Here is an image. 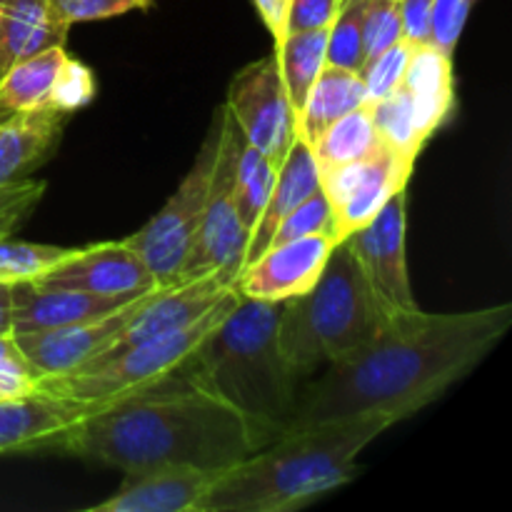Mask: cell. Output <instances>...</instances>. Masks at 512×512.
<instances>
[{
    "label": "cell",
    "mask_w": 512,
    "mask_h": 512,
    "mask_svg": "<svg viewBox=\"0 0 512 512\" xmlns=\"http://www.w3.org/2000/svg\"><path fill=\"white\" fill-rule=\"evenodd\" d=\"M510 325L512 303L468 313L415 308L388 315L370 343L330 363L298 395L285 430L360 413L388 415L393 423L410 418L473 373Z\"/></svg>",
    "instance_id": "obj_1"
},
{
    "label": "cell",
    "mask_w": 512,
    "mask_h": 512,
    "mask_svg": "<svg viewBox=\"0 0 512 512\" xmlns=\"http://www.w3.org/2000/svg\"><path fill=\"white\" fill-rule=\"evenodd\" d=\"M275 440L238 408L173 373L163 383L103 403L43 453H65L133 473L160 465L223 473Z\"/></svg>",
    "instance_id": "obj_2"
},
{
    "label": "cell",
    "mask_w": 512,
    "mask_h": 512,
    "mask_svg": "<svg viewBox=\"0 0 512 512\" xmlns=\"http://www.w3.org/2000/svg\"><path fill=\"white\" fill-rule=\"evenodd\" d=\"M395 425L388 415L290 428L243 463L215 475L200 512H288L343 488L358 475V455Z\"/></svg>",
    "instance_id": "obj_3"
},
{
    "label": "cell",
    "mask_w": 512,
    "mask_h": 512,
    "mask_svg": "<svg viewBox=\"0 0 512 512\" xmlns=\"http://www.w3.org/2000/svg\"><path fill=\"white\" fill-rule=\"evenodd\" d=\"M283 303L240 295L223 323L203 338L175 373L238 408L278 438L298 405V375L278 340Z\"/></svg>",
    "instance_id": "obj_4"
},
{
    "label": "cell",
    "mask_w": 512,
    "mask_h": 512,
    "mask_svg": "<svg viewBox=\"0 0 512 512\" xmlns=\"http://www.w3.org/2000/svg\"><path fill=\"white\" fill-rule=\"evenodd\" d=\"M388 313L370 290L345 243H338L318 283L298 298L283 300L278 340L298 378L320 365L338 363L378 335Z\"/></svg>",
    "instance_id": "obj_5"
},
{
    "label": "cell",
    "mask_w": 512,
    "mask_h": 512,
    "mask_svg": "<svg viewBox=\"0 0 512 512\" xmlns=\"http://www.w3.org/2000/svg\"><path fill=\"white\" fill-rule=\"evenodd\" d=\"M238 300V288H230L228 293L220 295L218 303L208 313L200 315L188 328L130 345L128 350L113 355L95 368L45 375V378L35 380V390L60 395V398L83 400V403H110L115 398H125V395L138 393L155 383H163L193 355L205 335L213 333L223 323L225 315L238 305Z\"/></svg>",
    "instance_id": "obj_6"
},
{
    "label": "cell",
    "mask_w": 512,
    "mask_h": 512,
    "mask_svg": "<svg viewBox=\"0 0 512 512\" xmlns=\"http://www.w3.org/2000/svg\"><path fill=\"white\" fill-rule=\"evenodd\" d=\"M220 125H223V105L215 110L208 135H205L188 175L180 180L178 190L138 233L123 240L130 250L138 253V258L143 260L158 285H175V275L198 238L205 205H208L210 183H213L215 158H218Z\"/></svg>",
    "instance_id": "obj_7"
},
{
    "label": "cell",
    "mask_w": 512,
    "mask_h": 512,
    "mask_svg": "<svg viewBox=\"0 0 512 512\" xmlns=\"http://www.w3.org/2000/svg\"><path fill=\"white\" fill-rule=\"evenodd\" d=\"M243 140L233 115L223 105V125H220L218 158H215L208 205H205L198 238L185 255L183 265L175 275V283H188V280L203 278L210 273H223L238 283L250 235L240 225L238 210H235V175H238Z\"/></svg>",
    "instance_id": "obj_8"
},
{
    "label": "cell",
    "mask_w": 512,
    "mask_h": 512,
    "mask_svg": "<svg viewBox=\"0 0 512 512\" xmlns=\"http://www.w3.org/2000/svg\"><path fill=\"white\" fill-rule=\"evenodd\" d=\"M415 163L398 158L388 148L355 163L320 170V190L330 205V238L343 243L368 225L398 190L408 188Z\"/></svg>",
    "instance_id": "obj_9"
},
{
    "label": "cell",
    "mask_w": 512,
    "mask_h": 512,
    "mask_svg": "<svg viewBox=\"0 0 512 512\" xmlns=\"http://www.w3.org/2000/svg\"><path fill=\"white\" fill-rule=\"evenodd\" d=\"M225 108L233 115L245 143L268 155L275 165H283L290 145L298 140V123L280 78L275 50L235 75Z\"/></svg>",
    "instance_id": "obj_10"
},
{
    "label": "cell",
    "mask_w": 512,
    "mask_h": 512,
    "mask_svg": "<svg viewBox=\"0 0 512 512\" xmlns=\"http://www.w3.org/2000/svg\"><path fill=\"white\" fill-rule=\"evenodd\" d=\"M408 188L398 190L378 215L343 240L388 315L420 308L408 273Z\"/></svg>",
    "instance_id": "obj_11"
},
{
    "label": "cell",
    "mask_w": 512,
    "mask_h": 512,
    "mask_svg": "<svg viewBox=\"0 0 512 512\" xmlns=\"http://www.w3.org/2000/svg\"><path fill=\"white\" fill-rule=\"evenodd\" d=\"M160 288L163 285L135 295L130 303L120 305L113 313L80 320V323L60 325V328L15 333L13 340L23 360L28 363L30 373L35 375V380L45 378V375L73 373V370L85 368L95 358H100L123 335V330L133 323L135 315L143 310V305Z\"/></svg>",
    "instance_id": "obj_12"
},
{
    "label": "cell",
    "mask_w": 512,
    "mask_h": 512,
    "mask_svg": "<svg viewBox=\"0 0 512 512\" xmlns=\"http://www.w3.org/2000/svg\"><path fill=\"white\" fill-rule=\"evenodd\" d=\"M333 248L335 243L328 233H313L273 245L240 270L235 288L243 298L268 303L298 298L318 283Z\"/></svg>",
    "instance_id": "obj_13"
},
{
    "label": "cell",
    "mask_w": 512,
    "mask_h": 512,
    "mask_svg": "<svg viewBox=\"0 0 512 512\" xmlns=\"http://www.w3.org/2000/svg\"><path fill=\"white\" fill-rule=\"evenodd\" d=\"M230 288H235V280L223 273H210L203 275V278L188 280V283L163 285V288L143 305V310L135 315L133 323L123 330V335H120L100 358H95L93 363L85 365V368L80 370L95 368V365L105 363V360H110L113 355L128 350L130 345L145 343V340L153 338H163V335L178 333V330L188 328V325H193L200 315L208 313V310L218 303L220 295L228 293Z\"/></svg>",
    "instance_id": "obj_14"
},
{
    "label": "cell",
    "mask_w": 512,
    "mask_h": 512,
    "mask_svg": "<svg viewBox=\"0 0 512 512\" xmlns=\"http://www.w3.org/2000/svg\"><path fill=\"white\" fill-rule=\"evenodd\" d=\"M30 283L98 295H140L158 288L138 253L130 250L123 240L75 248L68 258Z\"/></svg>",
    "instance_id": "obj_15"
},
{
    "label": "cell",
    "mask_w": 512,
    "mask_h": 512,
    "mask_svg": "<svg viewBox=\"0 0 512 512\" xmlns=\"http://www.w3.org/2000/svg\"><path fill=\"white\" fill-rule=\"evenodd\" d=\"M103 403L60 398L30 390L0 398V455L43 453L45 445Z\"/></svg>",
    "instance_id": "obj_16"
},
{
    "label": "cell",
    "mask_w": 512,
    "mask_h": 512,
    "mask_svg": "<svg viewBox=\"0 0 512 512\" xmlns=\"http://www.w3.org/2000/svg\"><path fill=\"white\" fill-rule=\"evenodd\" d=\"M218 473L185 465H160L125 473L118 493L90 512H200V500Z\"/></svg>",
    "instance_id": "obj_17"
},
{
    "label": "cell",
    "mask_w": 512,
    "mask_h": 512,
    "mask_svg": "<svg viewBox=\"0 0 512 512\" xmlns=\"http://www.w3.org/2000/svg\"><path fill=\"white\" fill-rule=\"evenodd\" d=\"M73 113L45 108L13 115L0 123V188L33 178L40 165L58 150L63 130Z\"/></svg>",
    "instance_id": "obj_18"
},
{
    "label": "cell",
    "mask_w": 512,
    "mask_h": 512,
    "mask_svg": "<svg viewBox=\"0 0 512 512\" xmlns=\"http://www.w3.org/2000/svg\"><path fill=\"white\" fill-rule=\"evenodd\" d=\"M135 295H98L85 290L43 288L35 283L13 285V335L30 330L60 328L113 313Z\"/></svg>",
    "instance_id": "obj_19"
},
{
    "label": "cell",
    "mask_w": 512,
    "mask_h": 512,
    "mask_svg": "<svg viewBox=\"0 0 512 512\" xmlns=\"http://www.w3.org/2000/svg\"><path fill=\"white\" fill-rule=\"evenodd\" d=\"M400 85L413 105L420 138L428 143L448 123L455 110L453 55L443 53L430 43L413 45Z\"/></svg>",
    "instance_id": "obj_20"
},
{
    "label": "cell",
    "mask_w": 512,
    "mask_h": 512,
    "mask_svg": "<svg viewBox=\"0 0 512 512\" xmlns=\"http://www.w3.org/2000/svg\"><path fill=\"white\" fill-rule=\"evenodd\" d=\"M318 190H320V168L318 163H315L310 145L298 138L293 145H290L283 165L278 168L273 190H270V198L268 203H265L263 213H260L258 223H255V228L250 230L243 268L268 250L270 240H273L275 230H278V225L283 223L285 215L293 213L300 203H305V200H308L310 195L318 193Z\"/></svg>",
    "instance_id": "obj_21"
},
{
    "label": "cell",
    "mask_w": 512,
    "mask_h": 512,
    "mask_svg": "<svg viewBox=\"0 0 512 512\" xmlns=\"http://www.w3.org/2000/svg\"><path fill=\"white\" fill-rule=\"evenodd\" d=\"M65 40L68 28L55 20L50 0H0V70Z\"/></svg>",
    "instance_id": "obj_22"
},
{
    "label": "cell",
    "mask_w": 512,
    "mask_h": 512,
    "mask_svg": "<svg viewBox=\"0 0 512 512\" xmlns=\"http://www.w3.org/2000/svg\"><path fill=\"white\" fill-rule=\"evenodd\" d=\"M65 60V45H53L5 68L0 75V123L13 115L50 105V95Z\"/></svg>",
    "instance_id": "obj_23"
},
{
    "label": "cell",
    "mask_w": 512,
    "mask_h": 512,
    "mask_svg": "<svg viewBox=\"0 0 512 512\" xmlns=\"http://www.w3.org/2000/svg\"><path fill=\"white\" fill-rule=\"evenodd\" d=\"M360 105H368L360 73L338 65H325L298 115V138L313 145L325 128Z\"/></svg>",
    "instance_id": "obj_24"
},
{
    "label": "cell",
    "mask_w": 512,
    "mask_h": 512,
    "mask_svg": "<svg viewBox=\"0 0 512 512\" xmlns=\"http://www.w3.org/2000/svg\"><path fill=\"white\" fill-rule=\"evenodd\" d=\"M325 48H328V28L288 33L280 43H275L280 78H283L290 108L295 113V123H298L310 88L318 80L320 70L325 68Z\"/></svg>",
    "instance_id": "obj_25"
},
{
    "label": "cell",
    "mask_w": 512,
    "mask_h": 512,
    "mask_svg": "<svg viewBox=\"0 0 512 512\" xmlns=\"http://www.w3.org/2000/svg\"><path fill=\"white\" fill-rule=\"evenodd\" d=\"M380 148H383V143H380L378 130H375L370 105H360L353 113L335 120L310 145L320 170H330L338 168V165L355 163V160H365L378 153Z\"/></svg>",
    "instance_id": "obj_26"
},
{
    "label": "cell",
    "mask_w": 512,
    "mask_h": 512,
    "mask_svg": "<svg viewBox=\"0 0 512 512\" xmlns=\"http://www.w3.org/2000/svg\"><path fill=\"white\" fill-rule=\"evenodd\" d=\"M370 115H373L378 138L390 153L398 158L418 163V155L423 153L425 140L420 138L418 125H415L413 105H410L405 88H395L388 98L370 103Z\"/></svg>",
    "instance_id": "obj_27"
},
{
    "label": "cell",
    "mask_w": 512,
    "mask_h": 512,
    "mask_svg": "<svg viewBox=\"0 0 512 512\" xmlns=\"http://www.w3.org/2000/svg\"><path fill=\"white\" fill-rule=\"evenodd\" d=\"M278 168L280 165H275L268 155H263L258 148L243 140L238 175H235V210H238L240 225L248 233L255 228L265 203H268Z\"/></svg>",
    "instance_id": "obj_28"
},
{
    "label": "cell",
    "mask_w": 512,
    "mask_h": 512,
    "mask_svg": "<svg viewBox=\"0 0 512 512\" xmlns=\"http://www.w3.org/2000/svg\"><path fill=\"white\" fill-rule=\"evenodd\" d=\"M368 0H340L333 23L328 28V48H325V65L355 70L360 73L365 63L363 53V15Z\"/></svg>",
    "instance_id": "obj_29"
},
{
    "label": "cell",
    "mask_w": 512,
    "mask_h": 512,
    "mask_svg": "<svg viewBox=\"0 0 512 512\" xmlns=\"http://www.w3.org/2000/svg\"><path fill=\"white\" fill-rule=\"evenodd\" d=\"M75 248H60V245L23 243V240L0 238V283H30L40 278L45 270L68 258Z\"/></svg>",
    "instance_id": "obj_30"
},
{
    "label": "cell",
    "mask_w": 512,
    "mask_h": 512,
    "mask_svg": "<svg viewBox=\"0 0 512 512\" xmlns=\"http://www.w3.org/2000/svg\"><path fill=\"white\" fill-rule=\"evenodd\" d=\"M410 50H413V45L403 38L390 45V48H385L383 53L375 55V58L365 60V65L360 68V78H363L368 105L375 103V100L388 98L395 88H400L405 68H408Z\"/></svg>",
    "instance_id": "obj_31"
},
{
    "label": "cell",
    "mask_w": 512,
    "mask_h": 512,
    "mask_svg": "<svg viewBox=\"0 0 512 512\" xmlns=\"http://www.w3.org/2000/svg\"><path fill=\"white\" fill-rule=\"evenodd\" d=\"M403 40V18H400V0H368L363 15V53L365 60L375 58ZM365 65V63H363Z\"/></svg>",
    "instance_id": "obj_32"
},
{
    "label": "cell",
    "mask_w": 512,
    "mask_h": 512,
    "mask_svg": "<svg viewBox=\"0 0 512 512\" xmlns=\"http://www.w3.org/2000/svg\"><path fill=\"white\" fill-rule=\"evenodd\" d=\"M50 5L55 20L70 30L75 23L118 18L133 10H150L155 0H50Z\"/></svg>",
    "instance_id": "obj_33"
},
{
    "label": "cell",
    "mask_w": 512,
    "mask_h": 512,
    "mask_svg": "<svg viewBox=\"0 0 512 512\" xmlns=\"http://www.w3.org/2000/svg\"><path fill=\"white\" fill-rule=\"evenodd\" d=\"M313 233H330V205L328 200H325L323 190L310 195V198L305 200V203H300L293 213L285 215L283 223L275 230L268 248L280 243H290V240L305 238V235Z\"/></svg>",
    "instance_id": "obj_34"
},
{
    "label": "cell",
    "mask_w": 512,
    "mask_h": 512,
    "mask_svg": "<svg viewBox=\"0 0 512 512\" xmlns=\"http://www.w3.org/2000/svg\"><path fill=\"white\" fill-rule=\"evenodd\" d=\"M45 188H48V183L35 178L0 188V238L13 235V230H18L30 218L35 205L43 198Z\"/></svg>",
    "instance_id": "obj_35"
},
{
    "label": "cell",
    "mask_w": 512,
    "mask_h": 512,
    "mask_svg": "<svg viewBox=\"0 0 512 512\" xmlns=\"http://www.w3.org/2000/svg\"><path fill=\"white\" fill-rule=\"evenodd\" d=\"M93 98H95L93 70H90L85 63H80V60L70 58L68 55L58 80H55L53 95H50V105L60 110H68V113H75V110L85 108Z\"/></svg>",
    "instance_id": "obj_36"
},
{
    "label": "cell",
    "mask_w": 512,
    "mask_h": 512,
    "mask_svg": "<svg viewBox=\"0 0 512 512\" xmlns=\"http://www.w3.org/2000/svg\"><path fill=\"white\" fill-rule=\"evenodd\" d=\"M475 0H433L430 13V45L443 53L455 55L465 23H468L470 8Z\"/></svg>",
    "instance_id": "obj_37"
},
{
    "label": "cell",
    "mask_w": 512,
    "mask_h": 512,
    "mask_svg": "<svg viewBox=\"0 0 512 512\" xmlns=\"http://www.w3.org/2000/svg\"><path fill=\"white\" fill-rule=\"evenodd\" d=\"M338 8L340 0H293L288 18V33L330 28Z\"/></svg>",
    "instance_id": "obj_38"
},
{
    "label": "cell",
    "mask_w": 512,
    "mask_h": 512,
    "mask_svg": "<svg viewBox=\"0 0 512 512\" xmlns=\"http://www.w3.org/2000/svg\"><path fill=\"white\" fill-rule=\"evenodd\" d=\"M430 13H433V0H400L403 38L410 45L430 43Z\"/></svg>",
    "instance_id": "obj_39"
},
{
    "label": "cell",
    "mask_w": 512,
    "mask_h": 512,
    "mask_svg": "<svg viewBox=\"0 0 512 512\" xmlns=\"http://www.w3.org/2000/svg\"><path fill=\"white\" fill-rule=\"evenodd\" d=\"M253 5L265 28L273 35V43H280L288 35V18L293 0H253Z\"/></svg>",
    "instance_id": "obj_40"
},
{
    "label": "cell",
    "mask_w": 512,
    "mask_h": 512,
    "mask_svg": "<svg viewBox=\"0 0 512 512\" xmlns=\"http://www.w3.org/2000/svg\"><path fill=\"white\" fill-rule=\"evenodd\" d=\"M0 335H13V285L0 283Z\"/></svg>",
    "instance_id": "obj_41"
},
{
    "label": "cell",
    "mask_w": 512,
    "mask_h": 512,
    "mask_svg": "<svg viewBox=\"0 0 512 512\" xmlns=\"http://www.w3.org/2000/svg\"><path fill=\"white\" fill-rule=\"evenodd\" d=\"M0 75H3V70H0Z\"/></svg>",
    "instance_id": "obj_42"
}]
</instances>
